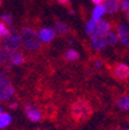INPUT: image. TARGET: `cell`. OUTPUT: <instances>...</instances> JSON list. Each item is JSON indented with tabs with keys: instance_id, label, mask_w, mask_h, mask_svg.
<instances>
[{
	"instance_id": "obj_1",
	"label": "cell",
	"mask_w": 129,
	"mask_h": 130,
	"mask_svg": "<svg viewBox=\"0 0 129 130\" xmlns=\"http://www.w3.org/2000/svg\"><path fill=\"white\" fill-rule=\"evenodd\" d=\"M20 35H21V45L26 50L35 52L41 48L42 42L40 40L38 32H36V30H34L33 28L23 27L20 31Z\"/></svg>"
},
{
	"instance_id": "obj_2",
	"label": "cell",
	"mask_w": 129,
	"mask_h": 130,
	"mask_svg": "<svg viewBox=\"0 0 129 130\" xmlns=\"http://www.w3.org/2000/svg\"><path fill=\"white\" fill-rule=\"evenodd\" d=\"M15 95V87L6 70H0V101H9Z\"/></svg>"
},
{
	"instance_id": "obj_3",
	"label": "cell",
	"mask_w": 129,
	"mask_h": 130,
	"mask_svg": "<svg viewBox=\"0 0 129 130\" xmlns=\"http://www.w3.org/2000/svg\"><path fill=\"white\" fill-rule=\"evenodd\" d=\"M92 114V106L89 101L79 99L75 101L71 107V115L76 121H86Z\"/></svg>"
},
{
	"instance_id": "obj_4",
	"label": "cell",
	"mask_w": 129,
	"mask_h": 130,
	"mask_svg": "<svg viewBox=\"0 0 129 130\" xmlns=\"http://www.w3.org/2000/svg\"><path fill=\"white\" fill-rule=\"evenodd\" d=\"M21 45V35L14 28H9V32L1 38L0 46L6 50V51H14V50H19V46Z\"/></svg>"
},
{
	"instance_id": "obj_5",
	"label": "cell",
	"mask_w": 129,
	"mask_h": 130,
	"mask_svg": "<svg viewBox=\"0 0 129 130\" xmlns=\"http://www.w3.org/2000/svg\"><path fill=\"white\" fill-rule=\"evenodd\" d=\"M4 54H5V64L4 65L6 66H20L24 63V55L20 50H14V51L4 50Z\"/></svg>"
},
{
	"instance_id": "obj_6",
	"label": "cell",
	"mask_w": 129,
	"mask_h": 130,
	"mask_svg": "<svg viewBox=\"0 0 129 130\" xmlns=\"http://www.w3.org/2000/svg\"><path fill=\"white\" fill-rule=\"evenodd\" d=\"M24 114L27 115V117L32 122H38L42 119V113H41V110L36 106L32 105V103H27V105L24 106Z\"/></svg>"
},
{
	"instance_id": "obj_7",
	"label": "cell",
	"mask_w": 129,
	"mask_h": 130,
	"mask_svg": "<svg viewBox=\"0 0 129 130\" xmlns=\"http://www.w3.org/2000/svg\"><path fill=\"white\" fill-rule=\"evenodd\" d=\"M113 76L119 80H128L129 79V66L124 63L116 64L113 69Z\"/></svg>"
},
{
	"instance_id": "obj_8",
	"label": "cell",
	"mask_w": 129,
	"mask_h": 130,
	"mask_svg": "<svg viewBox=\"0 0 129 130\" xmlns=\"http://www.w3.org/2000/svg\"><path fill=\"white\" fill-rule=\"evenodd\" d=\"M106 35H99V34H93L91 36V46L92 49H94L95 51H101L107 46V43H106Z\"/></svg>"
},
{
	"instance_id": "obj_9",
	"label": "cell",
	"mask_w": 129,
	"mask_h": 130,
	"mask_svg": "<svg viewBox=\"0 0 129 130\" xmlns=\"http://www.w3.org/2000/svg\"><path fill=\"white\" fill-rule=\"evenodd\" d=\"M56 31L52 28H48V27H43L40 29L38 31V36L42 43H50L51 41L55 38Z\"/></svg>"
},
{
	"instance_id": "obj_10",
	"label": "cell",
	"mask_w": 129,
	"mask_h": 130,
	"mask_svg": "<svg viewBox=\"0 0 129 130\" xmlns=\"http://www.w3.org/2000/svg\"><path fill=\"white\" fill-rule=\"evenodd\" d=\"M102 6L107 14H114L121 8V1L120 0H105Z\"/></svg>"
},
{
	"instance_id": "obj_11",
	"label": "cell",
	"mask_w": 129,
	"mask_h": 130,
	"mask_svg": "<svg viewBox=\"0 0 129 130\" xmlns=\"http://www.w3.org/2000/svg\"><path fill=\"white\" fill-rule=\"evenodd\" d=\"M112 29V23L107 20L101 19L100 21H98L97 24V30L94 34H99V35H107L108 32H110Z\"/></svg>"
},
{
	"instance_id": "obj_12",
	"label": "cell",
	"mask_w": 129,
	"mask_h": 130,
	"mask_svg": "<svg viewBox=\"0 0 129 130\" xmlns=\"http://www.w3.org/2000/svg\"><path fill=\"white\" fill-rule=\"evenodd\" d=\"M116 107L120 110H123V111L129 110V94L119 98L118 101H116Z\"/></svg>"
},
{
	"instance_id": "obj_13",
	"label": "cell",
	"mask_w": 129,
	"mask_h": 130,
	"mask_svg": "<svg viewBox=\"0 0 129 130\" xmlns=\"http://www.w3.org/2000/svg\"><path fill=\"white\" fill-rule=\"evenodd\" d=\"M116 34H118L119 38H129V26L124 23H120L116 28Z\"/></svg>"
},
{
	"instance_id": "obj_14",
	"label": "cell",
	"mask_w": 129,
	"mask_h": 130,
	"mask_svg": "<svg viewBox=\"0 0 129 130\" xmlns=\"http://www.w3.org/2000/svg\"><path fill=\"white\" fill-rule=\"evenodd\" d=\"M105 13L106 12H105L104 6L102 5H97L95 7H94L93 12H92V20H94V21H100Z\"/></svg>"
},
{
	"instance_id": "obj_15",
	"label": "cell",
	"mask_w": 129,
	"mask_h": 130,
	"mask_svg": "<svg viewBox=\"0 0 129 130\" xmlns=\"http://www.w3.org/2000/svg\"><path fill=\"white\" fill-rule=\"evenodd\" d=\"M55 31L59 35H66L67 32L70 31V28L67 26L65 22H62V21H58L55 23Z\"/></svg>"
},
{
	"instance_id": "obj_16",
	"label": "cell",
	"mask_w": 129,
	"mask_h": 130,
	"mask_svg": "<svg viewBox=\"0 0 129 130\" xmlns=\"http://www.w3.org/2000/svg\"><path fill=\"white\" fill-rule=\"evenodd\" d=\"M12 123V115L9 113H3L0 115V130L7 128Z\"/></svg>"
},
{
	"instance_id": "obj_17",
	"label": "cell",
	"mask_w": 129,
	"mask_h": 130,
	"mask_svg": "<svg viewBox=\"0 0 129 130\" xmlns=\"http://www.w3.org/2000/svg\"><path fill=\"white\" fill-rule=\"evenodd\" d=\"M64 58L67 62H73V60H77L79 58V52L76 51L75 49H69L64 54Z\"/></svg>"
},
{
	"instance_id": "obj_18",
	"label": "cell",
	"mask_w": 129,
	"mask_h": 130,
	"mask_svg": "<svg viewBox=\"0 0 129 130\" xmlns=\"http://www.w3.org/2000/svg\"><path fill=\"white\" fill-rule=\"evenodd\" d=\"M97 24H98V21H94V20H90L87 23H86V27H85V31L87 35L92 36L95 32L97 30Z\"/></svg>"
},
{
	"instance_id": "obj_19",
	"label": "cell",
	"mask_w": 129,
	"mask_h": 130,
	"mask_svg": "<svg viewBox=\"0 0 129 130\" xmlns=\"http://www.w3.org/2000/svg\"><path fill=\"white\" fill-rule=\"evenodd\" d=\"M106 37V43H107V45H115L116 43H118V41H119V36L116 32H108L107 35L105 36Z\"/></svg>"
},
{
	"instance_id": "obj_20",
	"label": "cell",
	"mask_w": 129,
	"mask_h": 130,
	"mask_svg": "<svg viewBox=\"0 0 129 130\" xmlns=\"http://www.w3.org/2000/svg\"><path fill=\"white\" fill-rule=\"evenodd\" d=\"M1 22H4L6 26H12L13 24V16L8 13H4L1 15Z\"/></svg>"
},
{
	"instance_id": "obj_21",
	"label": "cell",
	"mask_w": 129,
	"mask_h": 130,
	"mask_svg": "<svg viewBox=\"0 0 129 130\" xmlns=\"http://www.w3.org/2000/svg\"><path fill=\"white\" fill-rule=\"evenodd\" d=\"M8 32H9V28H8L4 22L0 21V38H4Z\"/></svg>"
},
{
	"instance_id": "obj_22",
	"label": "cell",
	"mask_w": 129,
	"mask_h": 130,
	"mask_svg": "<svg viewBox=\"0 0 129 130\" xmlns=\"http://www.w3.org/2000/svg\"><path fill=\"white\" fill-rule=\"evenodd\" d=\"M121 9L126 14H129V0H122L121 1Z\"/></svg>"
},
{
	"instance_id": "obj_23",
	"label": "cell",
	"mask_w": 129,
	"mask_h": 130,
	"mask_svg": "<svg viewBox=\"0 0 129 130\" xmlns=\"http://www.w3.org/2000/svg\"><path fill=\"white\" fill-rule=\"evenodd\" d=\"M5 64V54H4L3 48L0 46V66Z\"/></svg>"
},
{
	"instance_id": "obj_24",
	"label": "cell",
	"mask_w": 129,
	"mask_h": 130,
	"mask_svg": "<svg viewBox=\"0 0 129 130\" xmlns=\"http://www.w3.org/2000/svg\"><path fill=\"white\" fill-rule=\"evenodd\" d=\"M94 66H95L97 69L101 68V66H102V62H101V60H95V62H94Z\"/></svg>"
},
{
	"instance_id": "obj_25",
	"label": "cell",
	"mask_w": 129,
	"mask_h": 130,
	"mask_svg": "<svg viewBox=\"0 0 129 130\" xmlns=\"http://www.w3.org/2000/svg\"><path fill=\"white\" fill-rule=\"evenodd\" d=\"M9 108H12V109L18 108V102H15V101H12V102L9 103Z\"/></svg>"
},
{
	"instance_id": "obj_26",
	"label": "cell",
	"mask_w": 129,
	"mask_h": 130,
	"mask_svg": "<svg viewBox=\"0 0 129 130\" xmlns=\"http://www.w3.org/2000/svg\"><path fill=\"white\" fill-rule=\"evenodd\" d=\"M104 1H105V0H92V3H93L95 6H97V5H102V4H104Z\"/></svg>"
},
{
	"instance_id": "obj_27",
	"label": "cell",
	"mask_w": 129,
	"mask_h": 130,
	"mask_svg": "<svg viewBox=\"0 0 129 130\" xmlns=\"http://www.w3.org/2000/svg\"><path fill=\"white\" fill-rule=\"evenodd\" d=\"M62 5H70V0H58Z\"/></svg>"
},
{
	"instance_id": "obj_28",
	"label": "cell",
	"mask_w": 129,
	"mask_h": 130,
	"mask_svg": "<svg viewBox=\"0 0 129 130\" xmlns=\"http://www.w3.org/2000/svg\"><path fill=\"white\" fill-rule=\"evenodd\" d=\"M3 114V108H1V106H0V115Z\"/></svg>"
},
{
	"instance_id": "obj_29",
	"label": "cell",
	"mask_w": 129,
	"mask_h": 130,
	"mask_svg": "<svg viewBox=\"0 0 129 130\" xmlns=\"http://www.w3.org/2000/svg\"><path fill=\"white\" fill-rule=\"evenodd\" d=\"M127 20L129 21V14H127Z\"/></svg>"
},
{
	"instance_id": "obj_30",
	"label": "cell",
	"mask_w": 129,
	"mask_h": 130,
	"mask_svg": "<svg viewBox=\"0 0 129 130\" xmlns=\"http://www.w3.org/2000/svg\"><path fill=\"white\" fill-rule=\"evenodd\" d=\"M124 130H129V129H124Z\"/></svg>"
},
{
	"instance_id": "obj_31",
	"label": "cell",
	"mask_w": 129,
	"mask_h": 130,
	"mask_svg": "<svg viewBox=\"0 0 129 130\" xmlns=\"http://www.w3.org/2000/svg\"><path fill=\"white\" fill-rule=\"evenodd\" d=\"M0 4H1V0H0Z\"/></svg>"
},
{
	"instance_id": "obj_32",
	"label": "cell",
	"mask_w": 129,
	"mask_h": 130,
	"mask_svg": "<svg viewBox=\"0 0 129 130\" xmlns=\"http://www.w3.org/2000/svg\"><path fill=\"white\" fill-rule=\"evenodd\" d=\"M128 45H129V44H128Z\"/></svg>"
}]
</instances>
